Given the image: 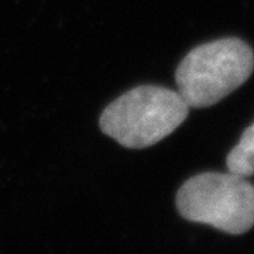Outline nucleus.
Instances as JSON below:
<instances>
[{
	"instance_id": "1",
	"label": "nucleus",
	"mask_w": 254,
	"mask_h": 254,
	"mask_svg": "<svg viewBox=\"0 0 254 254\" xmlns=\"http://www.w3.org/2000/svg\"><path fill=\"white\" fill-rule=\"evenodd\" d=\"M190 106L180 92L143 85L123 93L100 115V128L127 148L157 144L181 126Z\"/></svg>"
},
{
	"instance_id": "2",
	"label": "nucleus",
	"mask_w": 254,
	"mask_h": 254,
	"mask_svg": "<svg viewBox=\"0 0 254 254\" xmlns=\"http://www.w3.org/2000/svg\"><path fill=\"white\" fill-rule=\"evenodd\" d=\"M254 68L252 48L222 38L193 48L177 68L178 92L190 108H208L245 83Z\"/></svg>"
},
{
	"instance_id": "3",
	"label": "nucleus",
	"mask_w": 254,
	"mask_h": 254,
	"mask_svg": "<svg viewBox=\"0 0 254 254\" xmlns=\"http://www.w3.org/2000/svg\"><path fill=\"white\" fill-rule=\"evenodd\" d=\"M177 208L187 220L240 235L254 225V187L232 173L199 174L180 188Z\"/></svg>"
},
{
	"instance_id": "4",
	"label": "nucleus",
	"mask_w": 254,
	"mask_h": 254,
	"mask_svg": "<svg viewBox=\"0 0 254 254\" xmlns=\"http://www.w3.org/2000/svg\"><path fill=\"white\" fill-rule=\"evenodd\" d=\"M229 173L249 178L254 174V125L249 126L242 134L239 144L227 155Z\"/></svg>"
}]
</instances>
